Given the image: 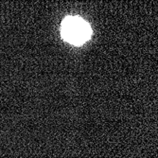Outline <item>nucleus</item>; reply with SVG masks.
Returning a JSON list of instances; mask_svg holds the SVG:
<instances>
[{
	"label": "nucleus",
	"mask_w": 158,
	"mask_h": 158,
	"mask_svg": "<svg viewBox=\"0 0 158 158\" xmlns=\"http://www.w3.org/2000/svg\"><path fill=\"white\" fill-rule=\"evenodd\" d=\"M64 38L73 45H81L91 35L89 25L79 17H68L63 23Z\"/></svg>",
	"instance_id": "1"
}]
</instances>
